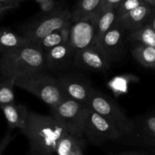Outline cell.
I'll list each match as a JSON object with an SVG mask.
<instances>
[{"label":"cell","mask_w":155,"mask_h":155,"mask_svg":"<svg viewBox=\"0 0 155 155\" xmlns=\"http://www.w3.org/2000/svg\"><path fill=\"white\" fill-rule=\"evenodd\" d=\"M68 130L52 114L44 115L29 111L23 132L28 139L30 151L54 154L56 146Z\"/></svg>","instance_id":"6da1fadb"},{"label":"cell","mask_w":155,"mask_h":155,"mask_svg":"<svg viewBox=\"0 0 155 155\" xmlns=\"http://www.w3.org/2000/svg\"><path fill=\"white\" fill-rule=\"evenodd\" d=\"M44 71V52L28 44L1 54L0 74L5 77H21Z\"/></svg>","instance_id":"7a4b0ae2"},{"label":"cell","mask_w":155,"mask_h":155,"mask_svg":"<svg viewBox=\"0 0 155 155\" xmlns=\"http://www.w3.org/2000/svg\"><path fill=\"white\" fill-rule=\"evenodd\" d=\"M86 107L113 124L122 135V139L133 136L135 120L130 119L119 104L106 94L93 88Z\"/></svg>","instance_id":"3957f363"},{"label":"cell","mask_w":155,"mask_h":155,"mask_svg":"<svg viewBox=\"0 0 155 155\" xmlns=\"http://www.w3.org/2000/svg\"><path fill=\"white\" fill-rule=\"evenodd\" d=\"M15 86L36 95L53 108L64 100L57 77L45 71L17 77Z\"/></svg>","instance_id":"277c9868"},{"label":"cell","mask_w":155,"mask_h":155,"mask_svg":"<svg viewBox=\"0 0 155 155\" xmlns=\"http://www.w3.org/2000/svg\"><path fill=\"white\" fill-rule=\"evenodd\" d=\"M71 24V12L68 9H54L40 19L28 24L22 35L30 43L35 44L55 30Z\"/></svg>","instance_id":"5b68a950"},{"label":"cell","mask_w":155,"mask_h":155,"mask_svg":"<svg viewBox=\"0 0 155 155\" xmlns=\"http://www.w3.org/2000/svg\"><path fill=\"white\" fill-rule=\"evenodd\" d=\"M87 110L86 106L77 101L64 99L51 109V114L58 120L68 133L83 137Z\"/></svg>","instance_id":"8992f818"},{"label":"cell","mask_w":155,"mask_h":155,"mask_svg":"<svg viewBox=\"0 0 155 155\" xmlns=\"http://www.w3.org/2000/svg\"><path fill=\"white\" fill-rule=\"evenodd\" d=\"M57 80L64 99L73 100L86 106L93 89L87 77L75 72L61 73Z\"/></svg>","instance_id":"52a82bcc"},{"label":"cell","mask_w":155,"mask_h":155,"mask_svg":"<svg viewBox=\"0 0 155 155\" xmlns=\"http://www.w3.org/2000/svg\"><path fill=\"white\" fill-rule=\"evenodd\" d=\"M83 137L94 145H101L108 141L122 139V135L113 124L88 108Z\"/></svg>","instance_id":"ba28073f"},{"label":"cell","mask_w":155,"mask_h":155,"mask_svg":"<svg viewBox=\"0 0 155 155\" xmlns=\"http://www.w3.org/2000/svg\"><path fill=\"white\" fill-rule=\"evenodd\" d=\"M111 61L101 45L94 44L75 52L73 64L86 71L102 72L110 68Z\"/></svg>","instance_id":"9c48e42d"},{"label":"cell","mask_w":155,"mask_h":155,"mask_svg":"<svg viewBox=\"0 0 155 155\" xmlns=\"http://www.w3.org/2000/svg\"><path fill=\"white\" fill-rule=\"evenodd\" d=\"M95 17L96 14L71 23L68 42L76 51L95 44Z\"/></svg>","instance_id":"30bf717a"},{"label":"cell","mask_w":155,"mask_h":155,"mask_svg":"<svg viewBox=\"0 0 155 155\" xmlns=\"http://www.w3.org/2000/svg\"><path fill=\"white\" fill-rule=\"evenodd\" d=\"M75 52L69 42L48 50L44 53V71L55 72L68 69L73 64Z\"/></svg>","instance_id":"8fae6325"},{"label":"cell","mask_w":155,"mask_h":155,"mask_svg":"<svg viewBox=\"0 0 155 155\" xmlns=\"http://www.w3.org/2000/svg\"><path fill=\"white\" fill-rule=\"evenodd\" d=\"M153 16H154V7L148 3H144L128 13L117 18L116 22L125 31L130 33L147 24Z\"/></svg>","instance_id":"7c38bea8"},{"label":"cell","mask_w":155,"mask_h":155,"mask_svg":"<svg viewBox=\"0 0 155 155\" xmlns=\"http://www.w3.org/2000/svg\"><path fill=\"white\" fill-rule=\"evenodd\" d=\"M124 33L125 30L115 21L102 37L101 46L111 62L120 54L124 45Z\"/></svg>","instance_id":"4fadbf2b"},{"label":"cell","mask_w":155,"mask_h":155,"mask_svg":"<svg viewBox=\"0 0 155 155\" xmlns=\"http://www.w3.org/2000/svg\"><path fill=\"white\" fill-rule=\"evenodd\" d=\"M0 109L2 111L9 130L19 129L21 133L24 131L27 124V115L30 110L24 104H16V103L2 106Z\"/></svg>","instance_id":"5bb4252c"},{"label":"cell","mask_w":155,"mask_h":155,"mask_svg":"<svg viewBox=\"0 0 155 155\" xmlns=\"http://www.w3.org/2000/svg\"><path fill=\"white\" fill-rule=\"evenodd\" d=\"M116 8L101 5L95 17V44L101 45L102 37L116 21Z\"/></svg>","instance_id":"9a60e30c"},{"label":"cell","mask_w":155,"mask_h":155,"mask_svg":"<svg viewBox=\"0 0 155 155\" xmlns=\"http://www.w3.org/2000/svg\"><path fill=\"white\" fill-rule=\"evenodd\" d=\"M86 145L83 137L68 133L61 139L56 146V155H78L83 153Z\"/></svg>","instance_id":"2e32d148"},{"label":"cell","mask_w":155,"mask_h":155,"mask_svg":"<svg viewBox=\"0 0 155 155\" xmlns=\"http://www.w3.org/2000/svg\"><path fill=\"white\" fill-rule=\"evenodd\" d=\"M71 25L67 26V27H64L63 28L59 29V30L49 33L46 36L38 41L34 45H36L37 48H39L41 51L45 53V51L51 49V48H54L58 45H62L64 43H66L69 41Z\"/></svg>","instance_id":"e0dca14e"},{"label":"cell","mask_w":155,"mask_h":155,"mask_svg":"<svg viewBox=\"0 0 155 155\" xmlns=\"http://www.w3.org/2000/svg\"><path fill=\"white\" fill-rule=\"evenodd\" d=\"M30 44L27 39L7 27H0V53Z\"/></svg>","instance_id":"ac0fdd59"},{"label":"cell","mask_w":155,"mask_h":155,"mask_svg":"<svg viewBox=\"0 0 155 155\" xmlns=\"http://www.w3.org/2000/svg\"><path fill=\"white\" fill-rule=\"evenodd\" d=\"M129 39L139 44L155 47V16H153L147 24L140 28L130 32Z\"/></svg>","instance_id":"d6986e66"},{"label":"cell","mask_w":155,"mask_h":155,"mask_svg":"<svg viewBox=\"0 0 155 155\" xmlns=\"http://www.w3.org/2000/svg\"><path fill=\"white\" fill-rule=\"evenodd\" d=\"M101 4L102 0H79L71 12V23L97 14Z\"/></svg>","instance_id":"ffe728a7"},{"label":"cell","mask_w":155,"mask_h":155,"mask_svg":"<svg viewBox=\"0 0 155 155\" xmlns=\"http://www.w3.org/2000/svg\"><path fill=\"white\" fill-rule=\"evenodd\" d=\"M139 133L142 145L154 148L155 145V114L154 112L145 115L139 125Z\"/></svg>","instance_id":"44dd1931"},{"label":"cell","mask_w":155,"mask_h":155,"mask_svg":"<svg viewBox=\"0 0 155 155\" xmlns=\"http://www.w3.org/2000/svg\"><path fill=\"white\" fill-rule=\"evenodd\" d=\"M139 81V77L133 74H122L114 77L107 83V86L116 98L127 93L129 86L132 83Z\"/></svg>","instance_id":"7402d4cb"},{"label":"cell","mask_w":155,"mask_h":155,"mask_svg":"<svg viewBox=\"0 0 155 155\" xmlns=\"http://www.w3.org/2000/svg\"><path fill=\"white\" fill-rule=\"evenodd\" d=\"M132 55L144 68L154 69L155 47L138 44L132 50Z\"/></svg>","instance_id":"603a6c76"},{"label":"cell","mask_w":155,"mask_h":155,"mask_svg":"<svg viewBox=\"0 0 155 155\" xmlns=\"http://www.w3.org/2000/svg\"><path fill=\"white\" fill-rule=\"evenodd\" d=\"M16 77H3L0 80V107L15 103V92Z\"/></svg>","instance_id":"cb8c5ba5"},{"label":"cell","mask_w":155,"mask_h":155,"mask_svg":"<svg viewBox=\"0 0 155 155\" xmlns=\"http://www.w3.org/2000/svg\"><path fill=\"white\" fill-rule=\"evenodd\" d=\"M146 3L142 0H122L116 8L117 18L120 17L139 6Z\"/></svg>","instance_id":"d4e9b609"},{"label":"cell","mask_w":155,"mask_h":155,"mask_svg":"<svg viewBox=\"0 0 155 155\" xmlns=\"http://www.w3.org/2000/svg\"><path fill=\"white\" fill-rule=\"evenodd\" d=\"M27 0H0V7L9 10V9L15 8L19 6L21 3Z\"/></svg>","instance_id":"484cf974"},{"label":"cell","mask_w":155,"mask_h":155,"mask_svg":"<svg viewBox=\"0 0 155 155\" xmlns=\"http://www.w3.org/2000/svg\"><path fill=\"white\" fill-rule=\"evenodd\" d=\"M39 5H40V8L42 12L48 14L54 10L55 1L54 0H45L42 2L39 3Z\"/></svg>","instance_id":"4316f807"},{"label":"cell","mask_w":155,"mask_h":155,"mask_svg":"<svg viewBox=\"0 0 155 155\" xmlns=\"http://www.w3.org/2000/svg\"><path fill=\"white\" fill-rule=\"evenodd\" d=\"M114 155H154L150 154L149 152L143 151H124V152L118 153L117 154Z\"/></svg>","instance_id":"83f0119b"},{"label":"cell","mask_w":155,"mask_h":155,"mask_svg":"<svg viewBox=\"0 0 155 155\" xmlns=\"http://www.w3.org/2000/svg\"><path fill=\"white\" fill-rule=\"evenodd\" d=\"M121 1L122 0H102L101 5H107L117 8V6L120 4Z\"/></svg>","instance_id":"f1b7e54d"},{"label":"cell","mask_w":155,"mask_h":155,"mask_svg":"<svg viewBox=\"0 0 155 155\" xmlns=\"http://www.w3.org/2000/svg\"><path fill=\"white\" fill-rule=\"evenodd\" d=\"M143 2H145L148 3V4H149L150 5L153 6V7H154L155 5V0H142Z\"/></svg>","instance_id":"f546056e"},{"label":"cell","mask_w":155,"mask_h":155,"mask_svg":"<svg viewBox=\"0 0 155 155\" xmlns=\"http://www.w3.org/2000/svg\"><path fill=\"white\" fill-rule=\"evenodd\" d=\"M53 154H42V153L36 152V151H30V155H52Z\"/></svg>","instance_id":"4dcf8cb0"},{"label":"cell","mask_w":155,"mask_h":155,"mask_svg":"<svg viewBox=\"0 0 155 155\" xmlns=\"http://www.w3.org/2000/svg\"><path fill=\"white\" fill-rule=\"evenodd\" d=\"M6 11H7L6 9H5V8H3L0 7V18H1V17L3 15H4V13L6 12Z\"/></svg>","instance_id":"1f68e13d"},{"label":"cell","mask_w":155,"mask_h":155,"mask_svg":"<svg viewBox=\"0 0 155 155\" xmlns=\"http://www.w3.org/2000/svg\"><path fill=\"white\" fill-rule=\"evenodd\" d=\"M35 1H36V2H37L39 3H39L42 2H43V1H45V0H35Z\"/></svg>","instance_id":"d6a6232c"},{"label":"cell","mask_w":155,"mask_h":155,"mask_svg":"<svg viewBox=\"0 0 155 155\" xmlns=\"http://www.w3.org/2000/svg\"><path fill=\"white\" fill-rule=\"evenodd\" d=\"M3 77H3V76H2V74H0V80H2V78H3Z\"/></svg>","instance_id":"836d02e7"},{"label":"cell","mask_w":155,"mask_h":155,"mask_svg":"<svg viewBox=\"0 0 155 155\" xmlns=\"http://www.w3.org/2000/svg\"><path fill=\"white\" fill-rule=\"evenodd\" d=\"M78 155H83V153H81V154H78Z\"/></svg>","instance_id":"e575fe53"},{"label":"cell","mask_w":155,"mask_h":155,"mask_svg":"<svg viewBox=\"0 0 155 155\" xmlns=\"http://www.w3.org/2000/svg\"><path fill=\"white\" fill-rule=\"evenodd\" d=\"M52 155H56V154H53Z\"/></svg>","instance_id":"d590c367"}]
</instances>
